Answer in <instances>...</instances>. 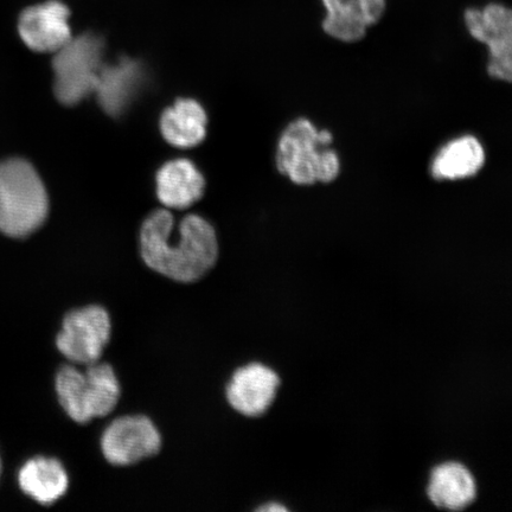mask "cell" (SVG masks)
I'll return each mask as SVG.
<instances>
[{
  "mask_svg": "<svg viewBox=\"0 0 512 512\" xmlns=\"http://www.w3.org/2000/svg\"><path fill=\"white\" fill-rule=\"evenodd\" d=\"M49 198L34 166L12 158L0 163V232L23 239L46 222Z\"/></svg>",
  "mask_w": 512,
  "mask_h": 512,
  "instance_id": "7a4b0ae2",
  "label": "cell"
},
{
  "mask_svg": "<svg viewBox=\"0 0 512 512\" xmlns=\"http://www.w3.org/2000/svg\"><path fill=\"white\" fill-rule=\"evenodd\" d=\"M323 4L324 31L344 43L363 40L386 11V0H323Z\"/></svg>",
  "mask_w": 512,
  "mask_h": 512,
  "instance_id": "8fae6325",
  "label": "cell"
},
{
  "mask_svg": "<svg viewBox=\"0 0 512 512\" xmlns=\"http://www.w3.org/2000/svg\"><path fill=\"white\" fill-rule=\"evenodd\" d=\"M485 164V151L476 137L452 140L433 159L431 172L437 181H458L478 174Z\"/></svg>",
  "mask_w": 512,
  "mask_h": 512,
  "instance_id": "e0dca14e",
  "label": "cell"
},
{
  "mask_svg": "<svg viewBox=\"0 0 512 512\" xmlns=\"http://www.w3.org/2000/svg\"><path fill=\"white\" fill-rule=\"evenodd\" d=\"M2 458H0V476H2Z\"/></svg>",
  "mask_w": 512,
  "mask_h": 512,
  "instance_id": "d6986e66",
  "label": "cell"
},
{
  "mask_svg": "<svg viewBox=\"0 0 512 512\" xmlns=\"http://www.w3.org/2000/svg\"><path fill=\"white\" fill-rule=\"evenodd\" d=\"M104 51V40L92 32L70 38L66 46L56 51L54 92L62 105H79L95 92Z\"/></svg>",
  "mask_w": 512,
  "mask_h": 512,
  "instance_id": "5b68a950",
  "label": "cell"
},
{
  "mask_svg": "<svg viewBox=\"0 0 512 512\" xmlns=\"http://www.w3.org/2000/svg\"><path fill=\"white\" fill-rule=\"evenodd\" d=\"M142 81L140 63L125 56L115 64L102 63L94 93L98 95L102 110L111 117H119L131 105Z\"/></svg>",
  "mask_w": 512,
  "mask_h": 512,
  "instance_id": "7c38bea8",
  "label": "cell"
},
{
  "mask_svg": "<svg viewBox=\"0 0 512 512\" xmlns=\"http://www.w3.org/2000/svg\"><path fill=\"white\" fill-rule=\"evenodd\" d=\"M70 10L60 0L30 6L18 19V34L36 53H56L72 38Z\"/></svg>",
  "mask_w": 512,
  "mask_h": 512,
  "instance_id": "9c48e42d",
  "label": "cell"
},
{
  "mask_svg": "<svg viewBox=\"0 0 512 512\" xmlns=\"http://www.w3.org/2000/svg\"><path fill=\"white\" fill-rule=\"evenodd\" d=\"M55 383L64 412L78 424L111 414L120 399L118 377L106 363L91 364L86 371L64 366Z\"/></svg>",
  "mask_w": 512,
  "mask_h": 512,
  "instance_id": "277c9868",
  "label": "cell"
},
{
  "mask_svg": "<svg viewBox=\"0 0 512 512\" xmlns=\"http://www.w3.org/2000/svg\"><path fill=\"white\" fill-rule=\"evenodd\" d=\"M157 196L166 208L188 209L200 201L206 179L188 159L171 160L157 172Z\"/></svg>",
  "mask_w": 512,
  "mask_h": 512,
  "instance_id": "4fadbf2b",
  "label": "cell"
},
{
  "mask_svg": "<svg viewBox=\"0 0 512 512\" xmlns=\"http://www.w3.org/2000/svg\"><path fill=\"white\" fill-rule=\"evenodd\" d=\"M332 139L329 131H318L310 120H294L279 140L277 168L280 174L297 185L334 182L341 171V160L335 151L323 149Z\"/></svg>",
  "mask_w": 512,
  "mask_h": 512,
  "instance_id": "3957f363",
  "label": "cell"
},
{
  "mask_svg": "<svg viewBox=\"0 0 512 512\" xmlns=\"http://www.w3.org/2000/svg\"><path fill=\"white\" fill-rule=\"evenodd\" d=\"M18 483L25 495L37 503L50 505L66 495L69 478L59 460L38 457L22 467Z\"/></svg>",
  "mask_w": 512,
  "mask_h": 512,
  "instance_id": "2e32d148",
  "label": "cell"
},
{
  "mask_svg": "<svg viewBox=\"0 0 512 512\" xmlns=\"http://www.w3.org/2000/svg\"><path fill=\"white\" fill-rule=\"evenodd\" d=\"M162 435L146 416L128 415L114 420L101 437V451L108 463L128 466L156 456Z\"/></svg>",
  "mask_w": 512,
  "mask_h": 512,
  "instance_id": "ba28073f",
  "label": "cell"
},
{
  "mask_svg": "<svg viewBox=\"0 0 512 512\" xmlns=\"http://www.w3.org/2000/svg\"><path fill=\"white\" fill-rule=\"evenodd\" d=\"M140 251L151 270L178 283H194L219 258L215 229L198 215L185 216L176 227L168 210L153 211L140 232Z\"/></svg>",
  "mask_w": 512,
  "mask_h": 512,
  "instance_id": "6da1fadb",
  "label": "cell"
},
{
  "mask_svg": "<svg viewBox=\"0 0 512 512\" xmlns=\"http://www.w3.org/2000/svg\"><path fill=\"white\" fill-rule=\"evenodd\" d=\"M111 332V317L104 307L89 305L67 313L56 347L68 361L91 366L100 362Z\"/></svg>",
  "mask_w": 512,
  "mask_h": 512,
  "instance_id": "8992f818",
  "label": "cell"
},
{
  "mask_svg": "<svg viewBox=\"0 0 512 512\" xmlns=\"http://www.w3.org/2000/svg\"><path fill=\"white\" fill-rule=\"evenodd\" d=\"M259 511H265V512H271V511H288V509L285 507V505H281L279 503H271L270 505H264V507H261Z\"/></svg>",
  "mask_w": 512,
  "mask_h": 512,
  "instance_id": "ac0fdd59",
  "label": "cell"
},
{
  "mask_svg": "<svg viewBox=\"0 0 512 512\" xmlns=\"http://www.w3.org/2000/svg\"><path fill=\"white\" fill-rule=\"evenodd\" d=\"M465 23L473 38L489 48L488 73L491 78L512 79V12L497 3L484 9H467Z\"/></svg>",
  "mask_w": 512,
  "mask_h": 512,
  "instance_id": "52a82bcc",
  "label": "cell"
},
{
  "mask_svg": "<svg viewBox=\"0 0 512 512\" xmlns=\"http://www.w3.org/2000/svg\"><path fill=\"white\" fill-rule=\"evenodd\" d=\"M208 118L204 108L192 99H178L160 117V131L172 146L190 149L207 136Z\"/></svg>",
  "mask_w": 512,
  "mask_h": 512,
  "instance_id": "9a60e30c",
  "label": "cell"
},
{
  "mask_svg": "<svg viewBox=\"0 0 512 512\" xmlns=\"http://www.w3.org/2000/svg\"><path fill=\"white\" fill-rule=\"evenodd\" d=\"M427 494L435 507L458 511L469 507L475 501L477 484L465 465L456 462L444 463L434 467Z\"/></svg>",
  "mask_w": 512,
  "mask_h": 512,
  "instance_id": "5bb4252c",
  "label": "cell"
},
{
  "mask_svg": "<svg viewBox=\"0 0 512 512\" xmlns=\"http://www.w3.org/2000/svg\"><path fill=\"white\" fill-rule=\"evenodd\" d=\"M280 377L261 363H251L235 371L227 387L229 405L249 418L265 414L277 396Z\"/></svg>",
  "mask_w": 512,
  "mask_h": 512,
  "instance_id": "30bf717a",
  "label": "cell"
}]
</instances>
